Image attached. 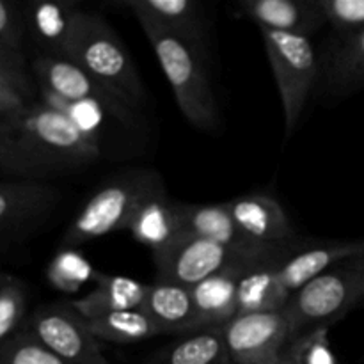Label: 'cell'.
Masks as SVG:
<instances>
[{
  "mask_svg": "<svg viewBox=\"0 0 364 364\" xmlns=\"http://www.w3.org/2000/svg\"><path fill=\"white\" fill-rule=\"evenodd\" d=\"M181 224L183 233L192 237L205 238L215 244L226 245L238 255L258 262V259L276 256L281 251L258 247L251 244L244 235L238 231L233 217H231L228 203H210V205H196V203H181Z\"/></svg>",
  "mask_w": 364,
  "mask_h": 364,
  "instance_id": "4fadbf2b",
  "label": "cell"
},
{
  "mask_svg": "<svg viewBox=\"0 0 364 364\" xmlns=\"http://www.w3.org/2000/svg\"><path fill=\"white\" fill-rule=\"evenodd\" d=\"M153 263H155L156 279L173 281L192 288L213 274L255 262L226 245L192 235H183L166 251L153 256Z\"/></svg>",
  "mask_w": 364,
  "mask_h": 364,
  "instance_id": "9c48e42d",
  "label": "cell"
},
{
  "mask_svg": "<svg viewBox=\"0 0 364 364\" xmlns=\"http://www.w3.org/2000/svg\"><path fill=\"white\" fill-rule=\"evenodd\" d=\"M100 156L98 141L43 102L28 103L0 121V169L6 173L53 176L91 166Z\"/></svg>",
  "mask_w": 364,
  "mask_h": 364,
  "instance_id": "6da1fadb",
  "label": "cell"
},
{
  "mask_svg": "<svg viewBox=\"0 0 364 364\" xmlns=\"http://www.w3.org/2000/svg\"><path fill=\"white\" fill-rule=\"evenodd\" d=\"M95 283V290L77 301H71V304L84 318L89 320L100 315H107V313L142 309L148 283L102 272H98Z\"/></svg>",
  "mask_w": 364,
  "mask_h": 364,
  "instance_id": "603a6c76",
  "label": "cell"
},
{
  "mask_svg": "<svg viewBox=\"0 0 364 364\" xmlns=\"http://www.w3.org/2000/svg\"><path fill=\"white\" fill-rule=\"evenodd\" d=\"M142 311L155 322L160 334H187L198 329L191 288L173 281L148 283Z\"/></svg>",
  "mask_w": 364,
  "mask_h": 364,
  "instance_id": "d6986e66",
  "label": "cell"
},
{
  "mask_svg": "<svg viewBox=\"0 0 364 364\" xmlns=\"http://www.w3.org/2000/svg\"><path fill=\"white\" fill-rule=\"evenodd\" d=\"M137 18L149 46L171 85L178 109L185 119L201 132H213L219 127V107L203 66L199 46L155 21Z\"/></svg>",
  "mask_w": 364,
  "mask_h": 364,
  "instance_id": "7a4b0ae2",
  "label": "cell"
},
{
  "mask_svg": "<svg viewBox=\"0 0 364 364\" xmlns=\"http://www.w3.org/2000/svg\"><path fill=\"white\" fill-rule=\"evenodd\" d=\"M284 251V249H283ZM281 252L259 262L249 263L240 270L237 287L238 313H262L284 309L290 295L277 276Z\"/></svg>",
  "mask_w": 364,
  "mask_h": 364,
  "instance_id": "ffe728a7",
  "label": "cell"
},
{
  "mask_svg": "<svg viewBox=\"0 0 364 364\" xmlns=\"http://www.w3.org/2000/svg\"><path fill=\"white\" fill-rule=\"evenodd\" d=\"M98 272L92 269L89 259L80 251L66 247L57 252L46 269V277L55 290L75 294L85 283L95 281Z\"/></svg>",
  "mask_w": 364,
  "mask_h": 364,
  "instance_id": "484cf974",
  "label": "cell"
},
{
  "mask_svg": "<svg viewBox=\"0 0 364 364\" xmlns=\"http://www.w3.org/2000/svg\"><path fill=\"white\" fill-rule=\"evenodd\" d=\"M32 96V84L28 77H18L0 68V121L13 116L27 107Z\"/></svg>",
  "mask_w": 364,
  "mask_h": 364,
  "instance_id": "4dcf8cb0",
  "label": "cell"
},
{
  "mask_svg": "<svg viewBox=\"0 0 364 364\" xmlns=\"http://www.w3.org/2000/svg\"><path fill=\"white\" fill-rule=\"evenodd\" d=\"M121 6L128 7L134 16L155 21L198 46L206 34L205 13L192 0H123Z\"/></svg>",
  "mask_w": 364,
  "mask_h": 364,
  "instance_id": "7402d4cb",
  "label": "cell"
},
{
  "mask_svg": "<svg viewBox=\"0 0 364 364\" xmlns=\"http://www.w3.org/2000/svg\"><path fill=\"white\" fill-rule=\"evenodd\" d=\"M364 252V238L359 240H304L301 238L281 251L277 258V276L288 295L315 279L336 263Z\"/></svg>",
  "mask_w": 364,
  "mask_h": 364,
  "instance_id": "7c38bea8",
  "label": "cell"
},
{
  "mask_svg": "<svg viewBox=\"0 0 364 364\" xmlns=\"http://www.w3.org/2000/svg\"><path fill=\"white\" fill-rule=\"evenodd\" d=\"M0 364H71L43 347L27 331L20 333L0 347Z\"/></svg>",
  "mask_w": 364,
  "mask_h": 364,
  "instance_id": "f1b7e54d",
  "label": "cell"
},
{
  "mask_svg": "<svg viewBox=\"0 0 364 364\" xmlns=\"http://www.w3.org/2000/svg\"><path fill=\"white\" fill-rule=\"evenodd\" d=\"M162 187L164 181L155 171L135 169L112 178L78 210L64 233V245L75 247L128 230L141 203Z\"/></svg>",
  "mask_w": 364,
  "mask_h": 364,
  "instance_id": "5b68a950",
  "label": "cell"
},
{
  "mask_svg": "<svg viewBox=\"0 0 364 364\" xmlns=\"http://www.w3.org/2000/svg\"><path fill=\"white\" fill-rule=\"evenodd\" d=\"M66 59L87 71L130 109L137 110L144 103L141 75L124 43L102 14L80 11Z\"/></svg>",
  "mask_w": 364,
  "mask_h": 364,
  "instance_id": "3957f363",
  "label": "cell"
},
{
  "mask_svg": "<svg viewBox=\"0 0 364 364\" xmlns=\"http://www.w3.org/2000/svg\"><path fill=\"white\" fill-rule=\"evenodd\" d=\"M0 68L18 75V77H28L27 70H25L23 53L14 52L4 45H0Z\"/></svg>",
  "mask_w": 364,
  "mask_h": 364,
  "instance_id": "d6a6232c",
  "label": "cell"
},
{
  "mask_svg": "<svg viewBox=\"0 0 364 364\" xmlns=\"http://www.w3.org/2000/svg\"><path fill=\"white\" fill-rule=\"evenodd\" d=\"M142 364H233L223 327H206L181 334L176 341L153 352Z\"/></svg>",
  "mask_w": 364,
  "mask_h": 364,
  "instance_id": "cb8c5ba5",
  "label": "cell"
},
{
  "mask_svg": "<svg viewBox=\"0 0 364 364\" xmlns=\"http://www.w3.org/2000/svg\"><path fill=\"white\" fill-rule=\"evenodd\" d=\"M287 364H340L331 348L329 329H313L290 341Z\"/></svg>",
  "mask_w": 364,
  "mask_h": 364,
  "instance_id": "83f0119b",
  "label": "cell"
},
{
  "mask_svg": "<svg viewBox=\"0 0 364 364\" xmlns=\"http://www.w3.org/2000/svg\"><path fill=\"white\" fill-rule=\"evenodd\" d=\"M39 89L66 102H95L105 107L116 119L130 123L134 109L119 96L100 84L96 78L70 59L52 55H39L32 64Z\"/></svg>",
  "mask_w": 364,
  "mask_h": 364,
  "instance_id": "30bf717a",
  "label": "cell"
},
{
  "mask_svg": "<svg viewBox=\"0 0 364 364\" xmlns=\"http://www.w3.org/2000/svg\"><path fill=\"white\" fill-rule=\"evenodd\" d=\"M326 25L336 36H347L364 28V0H318Z\"/></svg>",
  "mask_w": 364,
  "mask_h": 364,
  "instance_id": "f546056e",
  "label": "cell"
},
{
  "mask_svg": "<svg viewBox=\"0 0 364 364\" xmlns=\"http://www.w3.org/2000/svg\"><path fill=\"white\" fill-rule=\"evenodd\" d=\"M89 329L98 341L132 345L160 336L159 327L142 309L116 311L89 318Z\"/></svg>",
  "mask_w": 364,
  "mask_h": 364,
  "instance_id": "d4e9b609",
  "label": "cell"
},
{
  "mask_svg": "<svg viewBox=\"0 0 364 364\" xmlns=\"http://www.w3.org/2000/svg\"><path fill=\"white\" fill-rule=\"evenodd\" d=\"M238 7L258 28L311 38L326 25L318 0H242Z\"/></svg>",
  "mask_w": 364,
  "mask_h": 364,
  "instance_id": "2e32d148",
  "label": "cell"
},
{
  "mask_svg": "<svg viewBox=\"0 0 364 364\" xmlns=\"http://www.w3.org/2000/svg\"><path fill=\"white\" fill-rule=\"evenodd\" d=\"M245 265L231 267L191 288L198 329L223 327L238 315L237 287L240 270Z\"/></svg>",
  "mask_w": 364,
  "mask_h": 364,
  "instance_id": "44dd1931",
  "label": "cell"
},
{
  "mask_svg": "<svg viewBox=\"0 0 364 364\" xmlns=\"http://www.w3.org/2000/svg\"><path fill=\"white\" fill-rule=\"evenodd\" d=\"M25 32L23 13L14 4L0 0V45L21 53Z\"/></svg>",
  "mask_w": 364,
  "mask_h": 364,
  "instance_id": "1f68e13d",
  "label": "cell"
},
{
  "mask_svg": "<svg viewBox=\"0 0 364 364\" xmlns=\"http://www.w3.org/2000/svg\"><path fill=\"white\" fill-rule=\"evenodd\" d=\"M226 203L238 231L251 244L283 251L301 240L284 206L269 192H249Z\"/></svg>",
  "mask_w": 364,
  "mask_h": 364,
  "instance_id": "8fae6325",
  "label": "cell"
},
{
  "mask_svg": "<svg viewBox=\"0 0 364 364\" xmlns=\"http://www.w3.org/2000/svg\"><path fill=\"white\" fill-rule=\"evenodd\" d=\"M363 301L364 252L336 263L304 284L291 295L284 313L295 338L313 329H331Z\"/></svg>",
  "mask_w": 364,
  "mask_h": 364,
  "instance_id": "277c9868",
  "label": "cell"
},
{
  "mask_svg": "<svg viewBox=\"0 0 364 364\" xmlns=\"http://www.w3.org/2000/svg\"><path fill=\"white\" fill-rule=\"evenodd\" d=\"M223 331L233 364H287L294 334L284 309L238 313Z\"/></svg>",
  "mask_w": 364,
  "mask_h": 364,
  "instance_id": "ba28073f",
  "label": "cell"
},
{
  "mask_svg": "<svg viewBox=\"0 0 364 364\" xmlns=\"http://www.w3.org/2000/svg\"><path fill=\"white\" fill-rule=\"evenodd\" d=\"M27 322V288L23 281L0 272V347L16 336Z\"/></svg>",
  "mask_w": 364,
  "mask_h": 364,
  "instance_id": "4316f807",
  "label": "cell"
},
{
  "mask_svg": "<svg viewBox=\"0 0 364 364\" xmlns=\"http://www.w3.org/2000/svg\"><path fill=\"white\" fill-rule=\"evenodd\" d=\"M59 191L34 180L0 183V231L36 226L59 203Z\"/></svg>",
  "mask_w": 364,
  "mask_h": 364,
  "instance_id": "e0dca14e",
  "label": "cell"
},
{
  "mask_svg": "<svg viewBox=\"0 0 364 364\" xmlns=\"http://www.w3.org/2000/svg\"><path fill=\"white\" fill-rule=\"evenodd\" d=\"M80 7L77 2H34L23 11L27 32H31L45 55L66 59L77 28Z\"/></svg>",
  "mask_w": 364,
  "mask_h": 364,
  "instance_id": "ac0fdd59",
  "label": "cell"
},
{
  "mask_svg": "<svg viewBox=\"0 0 364 364\" xmlns=\"http://www.w3.org/2000/svg\"><path fill=\"white\" fill-rule=\"evenodd\" d=\"M34 340L71 364H109L102 341L89 329L87 318L70 302H55L36 309L25 322Z\"/></svg>",
  "mask_w": 364,
  "mask_h": 364,
  "instance_id": "52a82bcc",
  "label": "cell"
},
{
  "mask_svg": "<svg viewBox=\"0 0 364 364\" xmlns=\"http://www.w3.org/2000/svg\"><path fill=\"white\" fill-rule=\"evenodd\" d=\"M181 201L169 198L166 187L151 192L135 212L128 231L139 244L146 245L153 256L160 255L183 237Z\"/></svg>",
  "mask_w": 364,
  "mask_h": 364,
  "instance_id": "9a60e30c",
  "label": "cell"
},
{
  "mask_svg": "<svg viewBox=\"0 0 364 364\" xmlns=\"http://www.w3.org/2000/svg\"><path fill=\"white\" fill-rule=\"evenodd\" d=\"M320 89L327 98H345L364 89V28L336 36L320 57Z\"/></svg>",
  "mask_w": 364,
  "mask_h": 364,
  "instance_id": "5bb4252c",
  "label": "cell"
},
{
  "mask_svg": "<svg viewBox=\"0 0 364 364\" xmlns=\"http://www.w3.org/2000/svg\"><path fill=\"white\" fill-rule=\"evenodd\" d=\"M259 32L283 107L284 139H290L320 82V57L308 36L269 28Z\"/></svg>",
  "mask_w": 364,
  "mask_h": 364,
  "instance_id": "8992f818",
  "label": "cell"
}]
</instances>
